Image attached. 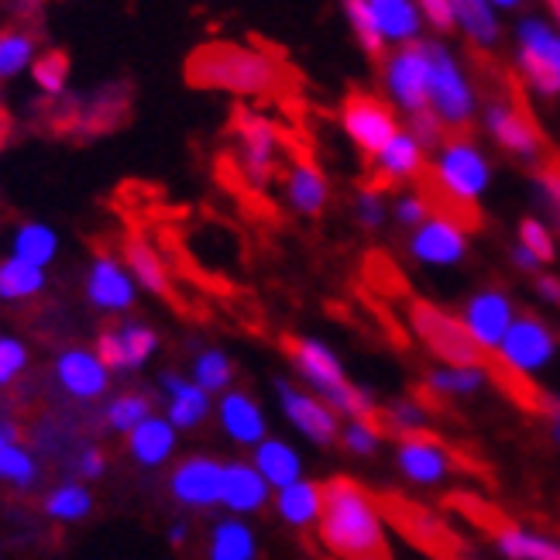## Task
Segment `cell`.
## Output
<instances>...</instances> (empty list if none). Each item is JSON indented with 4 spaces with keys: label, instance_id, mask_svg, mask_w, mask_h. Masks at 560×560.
I'll use <instances>...</instances> for the list:
<instances>
[{
    "label": "cell",
    "instance_id": "6da1fadb",
    "mask_svg": "<svg viewBox=\"0 0 560 560\" xmlns=\"http://www.w3.org/2000/svg\"><path fill=\"white\" fill-rule=\"evenodd\" d=\"M316 533H320V544L334 557H348V560L388 557L382 509L351 478H330L324 485V509L320 520H316Z\"/></svg>",
    "mask_w": 560,
    "mask_h": 560
},
{
    "label": "cell",
    "instance_id": "7a4b0ae2",
    "mask_svg": "<svg viewBox=\"0 0 560 560\" xmlns=\"http://www.w3.org/2000/svg\"><path fill=\"white\" fill-rule=\"evenodd\" d=\"M186 80L200 90H221L234 96H276L289 83V69L255 45L210 42L189 56Z\"/></svg>",
    "mask_w": 560,
    "mask_h": 560
},
{
    "label": "cell",
    "instance_id": "3957f363",
    "mask_svg": "<svg viewBox=\"0 0 560 560\" xmlns=\"http://www.w3.org/2000/svg\"><path fill=\"white\" fill-rule=\"evenodd\" d=\"M489 162H485L481 149L471 138H447L441 144L433 162V176H430V189L436 192L433 213H447L454 221H460L465 228H475L478 221V200L489 189Z\"/></svg>",
    "mask_w": 560,
    "mask_h": 560
},
{
    "label": "cell",
    "instance_id": "277c9868",
    "mask_svg": "<svg viewBox=\"0 0 560 560\" xmlns=\"http://www.w3.org/2000/svg\"><path fill=\"white\" fill-rule=\"evenodd\" d=\"M285 351L292 364H296V372L306 378V385L316 388V396L327 399L337 412H345V417H372V399L345 375L337 354L327 345L313 337H289Z\"/></svg>",
    "mask_w": 560,
    "mask_h": 560
},
{
    "label": "cell",
    "instance_id": "5b68a950",
    "mask_svg": "<svg viewBox=\"0 0 560 560\" xmlns=\"http://www.w3.org/2000/svg\"><path fill=\"white\" fill-rule=\"evenodd\" d=\"M409 324H412V334L423 340V348L441 358L444 364H475V361H485V354L475 337L468 334L465 320L447 310H441L436 303H427V300H417L409 306Z\"/></svg>",
    "mask_w": 560,
    "mask_h": 560
},
{
    "label": "cell",
    "instance_id": "8992f818",
    "mask_svg": "<svg viewBox=\"0 0 560 560\" xmlns=\"http://www.w3.org/2000/svg\"><path fill=\"white\" fill-rule=\"evenodd\" d=\"M427 52H430V107L441 114V120L451 131L454 128L465 131L475 114V93L465 69H460L454 52H447L441 42H427Z\"/></svg>",
    "mask_w": 560,
    "mask_h": 560
},
{
    "label": "cell",
    "instance_id": "52a82bcc",
    "mask_svg": "<svg viewBox=\"0 0 560 560\" xmlns=\"http://www.w3.org/2000/svg\"><path fill=\"white\" fill-rule=\"evenodd\" d=\"M520 72L526 83L547 101L560 96V32L540 18H526L520 24Z\"/></svg>",
    "mask_w": 560,
    "mask_h": 560
},
{
    "label": "cell",
    "instance_id": "ba28073f",
    "mask_svg": "<svg viewBox=\"0 0 560 560\" xmlns=\"http://www.w3.org/2000/svg\"><path fill=\"white\" fill-rule=\"evenodd\" d=\"M557 348V337L550 334V327L540 320L537 313H523L509 324L502 345L489 354L499 369L520 372V375H533L550 364Z\"/></svg>",
    "mask_w": 560,
    "mask_h": 560
},
{
    "label": "cell",
    "instance_id": "9c48e42d",
    "mask_svg": "<svg viewBox=\"0 0 560 560\" xmlns=\"http://www.w3.org/2000/svg\"><path fill=\"white\" fill-rule=\"evenodd\" d=\"M340 125H345L351 144L369 162L399 135L396 110L375 93H351L345 101V110H340Z\"/></svg>",
    "mask_w": 560,
    "mask_h": 560
},
{
    "label": "cell",
    "instance_id": "30bf717a",
    "mask_svg": "<svg viewBox=\"0 0 560 560\" xmlns=\"http://www.w3.org/2000/svg\"><path fill=\"white\" fill-rule=\"evenodd\" d=\"M485 128L502 144L505 152H513L516 159L537 162L544 159V135L537 128V120L529 117V110L520 101H509L499 96L489 107H485Z\"/></svg>",
    "mask_w": 560,
    "mask_h": 560
},
{
    "label": "cell",
    "instance_id": "8fae6325",
    "mask_svg": "<svg viewBox=\"0 0 560 560\" xmlns=\"http://www.w3.org/2000/svg\"><path fill=\"white\" fill-rule=\"evenodd\" d=\"M385 86L388 96L406 110H423L430 107V52L427 42H406L399 52L385 66Z\"/></svg>",
    "mask_w": 560,
    "mask_h": 560
},
{
    "label": "cell",
    "instance_id": "7c38bea8",
    "mask_svg": "<svg viewBox=\"0 0 560 560\" xmlns=\"http://www.w3.org/2000/svg\"><path fill=\"white\" fill-rule=\"evenodd\" d=\"M468 228L454 221L447 213H430L427 221L417 228V234L409 237V252L423 265H436V269H447V265H460L468 255Z\"/></svg>",
    "mask_w": 560,
    "mask_h": 560
},
{
    "label": "cell",
    "instance_id": "4fadbf2b",
    "mask_svg": "<svg viewBox=\"0 0 560 560\" xmlns=\"http://www.w3.org/2000/svg\"><path fill=\"white\" fill-rule=\"evenodd\" d=\"M460 320H465L468 334L475 337V345L485 354H492L502 345L509 324L516 320V306L502 289H481L468 300L465 313H460Z\"/></svg>",
    "mask_w": 560,
    "mask_h": 560
},
{
    "label": "cell",
    "instance_id": "5bb4252c",
    "mask_svg": "<svg viewBox=\"0 0 560 560\" xmlns=\"http://www.w3.org/2000/svg\"><path fill=\"white\" fill-rule=\"evenodd\" d=\"M237 149H241V168L252 183H265L276 168L279 155V131L269 117L241 110L237 117Z\"/></svg>",
    "mask_w": 560,
    "mask_h": 560
},
{
    "label": "cell",
    "instance_id": "9a60e30c",
    "mask_svg": "<svg viewBox=\"0 0 560 560\" xmlns=\"http://www.w3.org/2000/svg\"><path fill=\"white\" fill-rule=\"evenodd\" d=\"M279 402H282L285 420L296 427L306 441L330 444L337 436V409L327 399L303 393V388H292L289 382H279Z\"/></svg>",
    "mask_w": 560,
    "mask_h": 560
},
{
    "label": "cell",
    "instance_id": "2e32d148",
    "mask_svg": "<svg viewBox=\"0 0 560 560\" xmlns=\"http://www.w3.org/2000/svg\"><path fill=\"white\" fill-rule=\"evenodd\" d=\"M56 382L72 399H101L110 388V364L101 351L69 348L56 358Z\"/></svg>",
    "mask_w": 560,
    "mask_h": 560
},
{
    "label": "cell",
    "instance_id": "e0dca14e",
    "mask_svg": "<svg viewBox=\"0 0 560 560\" xmlns=\"http://www.w3.org/2000/svg\"><path fill=\"white\" fill-rule=\"evenodd\" d=\"M135 296H138V282L128 265H120L110 255H101L90 265V272H86L90 306L104 310V313H125L135 306Z\"/></svg>",
    "mask_w": 560,
    "mask_h": 560
},
{
    "label": "cell",
    "instance_id": "ac0fdd59",
    "mask_svg": "<svg viewBox=\"0 0 560 560\" xmlns=\"http://www.w3.org/2000/svg\"><path fill=\"white\" fill-rule=\"evenodd\" d=\"M176 502L189 509H210L221 505V489H224V465L213 457H186L183 465L168 478Z\"/></svg>",
    "mask_w": 560,
    "mask_h": 560
},
{
    "label": "cell",
    "instance_id": "d6986e66",
    "mask_svg": "<svg viewBox=\"0 0 560 560\" xmlns=\"http://www.w3.org/2000/svg\"><path fill=\"white\" fill-rule=\"evenodd\" d=\"M96 351L110 364V372H135L159 351V334L144 324H125L101 334Z\"/></svg>",
    "mask_w": 560,
    "mask_h": 560
},
{
    "label": "cell",
    "instance_id": "ffe728a7",
    "mask_svg": "<svg viewBox=\"0 0 560 560\" xmlns=\"http://www.w3.org/2000/svg\"><path fill=\"white\" fill-rule=\"evenodd\" d=\"M475 520L492 533L495 547L502 550V557H513V560H560V544L550 537H540V533H526L516 523H505L499 520L489 509L475 505Z\"/></svg>",
    "mask_w": 560,
    "mask_h": 560
},
{
    "label": "cell",
    "instance_id": "44dd1931",
    "mask_svg": "<svg viewBox=\"0 0 560 560\" xmlns=\"http://www.w3.org/2000/svg\"><path fill=\"white\" fill-rule=\"evenodd\" d=\"M272 485L265 481V475L255 465L245 460H231L224 465V489H221V505L231 509L234 516H248L269 502Z\"/></svg>",
    "mask_w": 560,
    "mask_h": 560
},
{
    "label": "cell",
    "instance_id": "7402d4cb",
    "mask_svg": "<svg viewBox=\"0 0 560 560\" xmlns=\"http://www.w3.org/2000/svg\"><path fill=\"white\" fill-rule=\"evenodd\" d=\"M399 468L409 481L436 485L451 471V457L441 444L430 441V436L409 430V433H402V444H399Z\"/></svg>",
    "mask_w": 560,
    "mask_h": 560
},
{
    "label": "cell",
    "instance_id": "603a6c76",
    "mask_svg": "<svg viewBox=\"0 0 560 560\" xmlns=\"http://www.w3.org/2000/svg\"><path fill=\"white\" fill-rule=\"evenodd\" d=\"M162 388H165V417L176 423V430H192L207 420L210 412V393L192 378L173 375L165 372L162 375Z\"/></svg>",
    "mask_w": 560,
    "mask_h": 560
},
{
    "label": "cell",
    "instance_id": "cb8c5ba5",
    "mask_svg": "<svg viewBox=\"0 0 560 560\" xmlns=\"http://www.w3.org/2000/svg\"><path fill=\"white\" fill-rule=\"evenodd\" d=\"M372 165H375V189L396 186L402 179H412V176H420V168H423V144L412 138L409 131H399L372 159Z\"/></svg>",
    "mask_w": 560,
    "mask_h": 560
},
{
    "label": "cell",
    "instance_id": "d4e9b609",
    "mask_svg": "<svg viewBox=\"0 0 560 560\" xmlns=\"http://www.w3.org/2000/svg\"><path fill=\"white\" fill-rule=\"evenodd\" d=\"M128 451L141 468H159L165 465L176 451V423L168 417H144L131 433H128Z\"/></svg>",
    "mask_w": 560,
    "mask_h": 560
},
{
    "label": "cell",
    "instance_id": "484cf974",
    "mask_svg": "<svg viewBox=\"0 0 560 560\" xmlns=\"http://www.w3.org/2000/svg\"><path fill=\"white\" fill-rule=\"evenodd\" d=\"M385 516L396 520V526L406 533L412 544H420L433 553H444V550H454L457 547V537L444 529V523H436L427 509H417V505H406V502H396L388 499L385 502Z\"/></svg>",
    "mask_w": 560,
    "mask_h": 560
},
{
    "label": "cell",
    "instance_id": "4316f807",
    "mask_svg": "<svg viewBox=\"0 0 560 560\" xmlns=\"http://www.w3.org/2000/svg\"><path fill=\"white\" fill-rule=\"evenodd\" d=\"M217 417H221V427L234 444L255 447L265 436V412L245 393H224L221 406H217Z\"/></svg>",
    "mask_w": 560,
    "mask_h": 560
},
{
    "label": "cell",
    "instance_id": "83f0119b",
    "mask_svg": "<svg viewBox=\"0 0 560 560\" xmlns=\"http://www.w3.org/2000/svg\"><path fill=\"white\" fill-rule=\"evenodd\" d=\"M320 509H324V485H313L306 478H296L276 489V513L282 523L306 529L320 520Z\"/></svg>",
    "mask_w": 560,
    "mask_h": 560
},
{
    "label": "cell",
    "instance_id": "f1b7e54d",
    "mask_svg": "<svg viewBox=\"0 0 560 560\" xmlns=\"http://www.w3.org/2000/svg\"><path fill=\"white\" fill-rule=\"evenodd\" d=\"M327 179L324 173L316 165L310 162H296L289 168V176H285V200L289 207L303 213V217H316L324 207H327Z\"/></svg>",
    "mask_w": 560,
    "mask_h": 560
},
{
    "label": "cell",
    "instance_id": "f546056e",
    "mask_svg": "<svg viewBox=\"0 0 560 560\" xmlns=\"http://www.w3.org/2000/svg\"><path fill=\"white\" fill-rule=\"evenodd\" d=\"M252 465L265 475V481H269L272 489H282V485L303 478V457L285 441H276V436H261V441L255 444Z\"/></svg>",
    "mask_w": 560,
    "mask_h": 560
},
{
    "label": "cell",
    "instance_id": "4dcf8cb0",
    "mask_svg": "<svg viewBox=\"0 0 560 560\" xmlns=\"http://www.w3.org/2000/svg\"><path fill=\"white\" fill-rule=\"evenodd\" d=\"M372 11L385 42L406 45L420 38V24H423L420 0H372Z\"/></svg>",
    "mask_w": 560,
    "mask_h": 560
},
{
    "label": "cell",
    "instance_id": "1f68e13d",
    "mask_svg": "<svg viewBox=\"0 0 560 560\" xmlns=\"http://www.w3.org/2000/svg\"><path fill=\"white\" fill-rule=\"evenodd\" d=\"M48 276H45V265H35L28 258H4L0 261V300L4 303H21V300H32L45 289Z\"/></svg>",
    "mask_w": 560,
    "mask_h": 560
},
{
    "label": "cell",
    "instance_id": "d6a6232c",
    "mask_svg": "<svg viewBox=\"0 0 560 560\" xmlns=\"http://www.w3.org/2000/svg\"><path fill=\"white\" fill-rule=\"evenodd\" d=\"M125 261H128V269H131L138 289L155 292V296H165V292H168V272H165L159 252L149 245V241L131 237L128 248H125Z\"/></svg>",
    "mask_w": 560,
    "mask_h": 560
},
{
    "label": "cell",
    "instance_id": "836d02e7",
    "mask_svg": "<svg viewBox=\"0 0 560 560\" xmlns=\"http://www.w3.org/2000/svg\"><path fill=\"white\" fill-rule=\"evenodd\" d=\"M210 557L213 560H255L258 540L252 526L241 520H221L210 533Z\"/></svg>",
    "mask_w": 560,
    "mask_h": 560
},
{
    "label": "cell",
    "instance_id": "e575fe53",
    "mask_svg": "<svg viewBox=\"0 0 560 560\" xmlns=\"http://www.w3.org/2000/svg\"><path fill=\"white\" fill-rule=\"evenodd\" d=\"M454 14H457V28L475 45L492 48L499 42V21L492 0H454Z\"/></svg>",
    "mask_w": 560,
    "mask_h": 560
},
{
    "label": "cell",
    "instance_id": "d590c367",
    "mask_svg": "<svg viewBox=\"0 0 560 560\" xmlns=\"http://www.w3.org/2000/svg\"><path fill=\"white\" fill-rule=\"evenodd\" d=\"M11 255L18 258H28L35 265H48V261H56L59 255V234L42 224V221H28V224H21L11 237Z\"/></svg>",
    "mask_w": 560,
    "mask_h": 560
},
{
    "label": "cell",
    "instance_id": "8d00e7d4",
    "mask_svg": "<svg viewBox=\"0 0 560 560\" xmlns=\"http://www.w3.org/2000/svg\"><path fill=\"white\" fill-rule=\"evenodd\" d=\"M489 382V369L481 361L475 364H447V369L430 372V388L444 396H471Z\"/></svg>",
    "mask_w": 560,
    "mask_h": 560
},
{
    "label": "cell",
    "instance_id": "74e56055",
    "mask_svg": "<svg viewBox=\"0 0 560 560\" xmlns=\"http://www.w3.org/2000/svg\"><path fill=\"white\" fill-rule=\"evenodd\" d=\"M90 509H93V499L77 481L59 485V489L48 492V499H45V513L56 523H77V520L90 516Z\"/></svg>",
    "mask_w": 560,
    "mask_h": 560
},
{
    "label": "cell",
    "instance_id": "f35d334b",
    "mask_svg": "<svg viewBox=\"0 0 560 560\" xmlns=\"http://www.w3.org/2000/svg\"><path fill=\"white\" fill-rule=\"evenodd\" d=\"M345 14L351 21V28L361 42V48L369 52L372 59H378L385 52V35L375 21V11H372V0H345Z\"/></svg>",
    "mask_w": 560,
    "mask_h": 560
},
{
    "label": "cell",
    "instance_id": "ab89813d",
    "mask_svg": "<svg viewBox=\"0 0 560 560\" xmlns=\"http://www.w3.org/2000/svg\"><path fill=\"white\" fill-rule=\"evenodd\" d=\"M35 475H38L35 457L18 441L0 444V481L14 485V489H28V485H35Z\"/></svg>",
    "mask_w": 560,
    "mask_h": 560
},
{
    "label": "cell",
    "instance_id": "60d3db41",
    "mask_svg": "<svg viewBox=\"0 0 560 560\" xmlns=\"http://www.w3.org/2000/svg\"><path fill=\"white\" fill-rule=\"evenodd\" d=\"M234 378V369L224 351H200L192 361V382H200L207 393H221Z\"/></svg>",
    "mask_w": 560,
    "mask_h": 560
},
{
    "label": "cell",
    "instance_id": "b9f144b4",
    "mask_svg": "<svg viewBox=\"0 0 560 560\" xmlns=\"http://www.w3.org/2000/svg\"><path fill=\"white\" fill-rule=\"evenodd\" d=\"M35 62V42L28 35H0V80H11Z\"/></svg>",
    "mask_w": 560,
    "mask_h": 560
},
{
    "label": "cell",
    "instance_id": "7bdbcfd3",
    "mask_svg": "<svg viewBox=\"0 0 560 560\" xmlns=\"http://www.w3.org/2000/svg\"><path fill=\"white\" fill-rule=\"evenodd\" d=\"M32 80L42 93L48 96H59L69 83V59L62 52H48L42 59L32 62Z\"/></svg>",
    "mask_w": 560,
    "mask_h": 560
},
{
    "label": "cell",
    "instance_id": "ee69618b",
    "mask_svg": "<svg viewBox=\"0 0 560 560\" xmlns=\"http://www.w3.org/2000/svg\"><path fill=\"white\" fill-rule=\"evenodd\" d=\"M144 417H152V402L144 399V396H117L110 406H107V423L110 430L117 433H131Z\"/></svg>",
    "mask_w": 560,
    "mask_h": 560
},
{
    "label": "cell",
    "instance_id": "f6af8a7d",
    "mask_svg": "<svg viewBox=\"0 0 560 560\" xmlns=\"http://www.w3.org/2000/svg\"><path fill=\"white\" fill-rule=\"evenodd\" d=\"M24 369H28V345L11 334H0V388H8Z\"/></svg>",
    "mask_w": 560,
    "mask_h": 560
},
{
    "label": "cell",
    "instance_id": "bcb514c9",
    "mask_svg": "<svg viewBox=\"0 0 560 560\" xmlns=\"http://www.w3.org/2000/svg\"><path fill=\"white\" fill-rule=\"evenodd\" d=\"M444 131H447V125H444L441 114H436L433 107H423V110L409 114V135L417 138L423 149H436V144L444 141Z\"/></svg>",
    "mask_w": 560,
    "mask_h": 560
},
{
    "label": "cell",
    "instance_id": "7dc6e473",
    "mask_svg": "<svg viewBox=\"0 0 560 560\" xmlns=\"http://www.w3.org/2000/svg\"><path fill=\"white\" fill-rule=\"evenodd\" d=\"M520 245L537 255L540 265L553 261V237H550V231L540 221H533V217H526V221L520 224Z\"/></svg>",
    "mask_w": 560,
    "mask_h": 560
},
{
    "label": "cell",
    "instance_id": "c3c4849f",
    "mask_svg": "<svg viewBox=\"0 0 560 560\" xmlns=\"http://www.w3.org/2000/svg\"><path fill=\"white\" fill-rule=\"evenodd\" d=\"M537 189H540V200L547 203L550 217L560 228V165H550V162L537 165Z\"/></svg>",
    "mask_w": 560,
    "mask_h": 560
},
{
    "label": "cell",
    "instance_id": "681fc988",
    "mask_svg": "<svg viewBox=\"0 0 560 560\" xmlns=\"http://www.w3.org/2000/svg\"><path fill=\"white\" fill-rule=\"evenodd\" d=\"M345 444L354 454H372L378 447V430L369 417H351V423L345 427Z\"/></svg>",
    "mask_w": 560,
    "mask_h": 560
},
{
    "label": "cell",
    "instance_id": "f907efd6",
    "mask_svg": "<svg viewBox=\"0 0 560 560\" xmlns=\"http://www.w3.org/2000/svg\"><path fill=\"white\" fill-rule=\"evenodd\" d=\"M420 14L427 18L430 28L436 32H451L457 24V14H454V0H420Z\"/></svg>",
    "mask_w": 560,
    "mask_h": 560
},
{
    "label": "cell",
    "instance_id": "816d5d0a",
    "mask_svg": "<svg viewBox=\"0 0 560 560\" xmlns=\"http://www.w3.org/2000/svg\"><path fill=\"white\" fill-rule=\"evenodd\" d=\"M430 213H433V203L423 200V197H402L396 203V217H399V224H406V228H420Z\"/></svg>",
    "mask_w": 560,
    "mask_h": 560
},
{
    "label": "cell",
    "instance_id": "f5cc1de1",
    "mask_svg": "<svg viewBox=\"0 0 560 560\" xmlns=\"http://www.w3.org/2000/svg\"><path fill=\"white\" fill-rule=\"evenodd\" d=\"M382 197H378V189H364L361 197H358V221L364 228H378L382 224Z\"/></svg>",
    "mask_w": 560,
    "mask_h": 560
},
{
    "label": "cell",
    "instance_id": "db71d44e",
    "mask_svg": "<svg viewBox=\"0 0 560 560\" xmlns=\"http://www.w3.org/2000/svg\"><path fill=\"white\" fill-rule=\"evenodd\" d=\"M77 468L83 478H101L104 468H107V460H104V451L101 447H83L80 457H77Z\"/></svg>",
    "mask_w": 560,
    "mask_h": 560
},
{
    "label": "cell",
    "instance_id": "11a10c76",
    "mask_svg": "<svg viewBox=\"0 0 560 560\" xmlns=\"http://www.w3.org/2000/svg\"><path fill=\"white\" fill-rule=\"evenodd\" d=\"M393 423H396L402 433H409V430L423 427V412H420L417 406H409V402H399V406L393 409Z\"/></svg>",
    "mask_w": 560,
    "mask_h": 560
},
{
    "label": "cell",
    "instance_id": "9f6ffc18",
    "mask_svg": "<svg viewBox=\"0 0 560 560\" xmlns=\"http://www.w3.org/2000/svg\"><path fill=\"white\" fill-rule=\"evenodd\" d=\"M537 292H540V300H544V303H550V306H560V279H553V276H544V279L537 282Z\"/></svg>",
    "mask_w": 560,
    "mask_h": 560
},
{
    "label": "cell",
    "instance_id": "6f0895ef",
    "mask_svg": "<svg viewBox=\"0 0 560 560\" xmlns=\"http://www.w3.org/2000/svg\"><path fill=\"white\" fill-rule=\"evenodd\" d=\"M513 258H516V265H520V269H526V272H537V265H540V258L533 255L529 248H523V245H520V248L513 252Z\"/></svg>",
    "mask_w": 560,
    "mask_h": 560
},
{
    "label": "cell",
    "instance_id": "680465c9",
    "mask_svg": "<svg viewBox=\"0 0 560 560\" xmlns=\"http://www.w3.org/2000/svg\"><path fill=\"white\" fill-rule=\"evenodd\" d=\"M547 417L553 420V436L560 441V399H547Z\"/></svg>",
    "mask_w": 560,
    "mask_h": 560
},
{
    "label": "cell",
    "instance_id": "91938a15",
    "mask_svg": "<svg viewBox=\"0 0 560 560\" xmlns=\"http://www.w3.org/2000/svg\"><path fill=\"white\" fill-rule=\"evenodd\" d=\"M168 544H173V547H183L186 544V526L183 523L173 526V533H168Z\"/></svg>",
    "mask_w": 560,
    "mask_h": 560
},
{
    "label": "cell",
    "instance_id": "94428289",
    "mask_svg": "<svg viewBox=\"0 0 560 560\" xmlns=\"http://www.w3.org/2000/svg\"><path fill=\"white\" fill-rule=\"evenodd\" d=\"M11 441H18V430L11 423H0V444H11Z\"/></svg>",
    "mask_w": 560,
    "mask_h": 560
},
{
    "label": "cell",
    "instance_id": "6125c7cd",
    "mask_svg": "<svg viewBox=\"0 0 560 560\" xmlns=\"http://www.w3.org/2000/svg\"><path fill=\"white\" fill-rule=\"evenodd\" d=\"M544 4L550 8V14H553V21H557V28H560V0H544Z\"/></svg>",
    "mask_w": 560,
    "mask_h": 560
},
{
    "label": "cell",
    "instance_id": "be15d7a7",
    "mask_svg": "<svg viewBox=\"0 0 560 560\" xmlns=\"http://www.w3.org/2000/svg\"><path fill=\"white\" fill-rule=\"evenodd\" d=\"M520 4H523V0H492V8H505V11L509 8H520Z\"/></svg>",
    "mask_w": 560,
    "mask_h": 560
},
{
    "label": "cell",
    "instance_id": "e7e4bbea",
    "mask_svg": "<svg viewBox=\"0 0 560 560\" xmlns=\"http://www.w3.org/2000/svg\"><path fill=\"white\" fill-rule=\"evenodd\" d=\"M4 135H8V117H4V110H0V144H4Z\"/></svg>",
    "mask_w": 560,
    "mask_h": 560
}]
</instances>
